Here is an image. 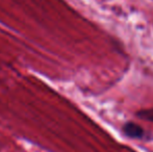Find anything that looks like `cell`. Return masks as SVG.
<instances>
[{
  "label": "cell",
  "mask_w": 153,
  "mask_h": 152,
  "mask_svg": "<svg viewBox=\"0 0 153 152\" xmlns=\"http://www.w3.org/2000/svg\"><path fill=\"white\" fill-rule=\"evenodd\" d=\"M122 130L125 136L130 139H143L145 136V130L142 126L134 122H127L123 125Z\"/></svg>",
  "instance_id": "6da1fadb"
},
{
  "label": "cell",
  "mask_w": 153,
  "mask_h": 152,
  "mask_svg": "<svg viewBox=\"0 0 153 152\" xmlns=\"http://www.w3.org/2000/svg\"><path fill=\"white\" fill-rule=\"evenodd\" d=\"M137 117H139L142 120H145V121L153 122V108L139 110L137 113Z\"/></svg>",
  "instance_id": "7a4b0ae2"
}]
</instances>
